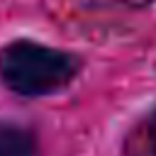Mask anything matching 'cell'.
I'll return each mask as SVG.
<instances>
[{
    "instance_id": "obj_4",
    "label": "cell",
    "mask_w": 156,
    "mask_h": 156,
    "mask_svg": "<svg viewBox=\"0 0 156 156\" xmlns=\"http://www.w3.org/2000/svg\"><path fill=\"white\" fill-rule=\"evenodd\" d=\"M98 5H107V7H119V10H129V12H141L156 5V0H95Z\"/></svg>"
},
{
    "instance_id": "obj_1",
    "label": "cell",
    "mask_w": 156,
    "mask_h": 156,
    "mask_svg": "<svg viewBox=\"0 0 156 156\" xmlns=\"http://www.w3.org/2000/svg\"><path fill=\"white\" fill-rule=\"evenodd\" d=\"M83 71L80 54L34 37H12L0 44V85L22 100L56 98L71 90Z\"/></svg>"
},
{
    "instance_id": "obj_3",
    "label": "cell",
    "mask_w": 156,
    "mask_h": 156,
    "mask_svg": "<svg viewBox=\"0 0 156 156\" xmlns=\"http://www.w3.org/2000/svg\"><path fill=\"white\" fill-rule=\"evenodd\" d=\"M132 144L136 146V156H156V105L136 124Z\"/></svg>"
},
{
    "instance_id": "obj_2",
    "label": "cell",
    "mask_w": 156,
    "mask_h": 156,
    "mask_svg": "<svg viewBox=\"0 0 156 156\" xmlns=\"http://www.w3.org/2000/svg\"><path fill=\"white\" fill-rule=\"evenodd\" d=\"M0 156H44L34 127L15 119H0Z\"/></svg>"
}]
</instances>
